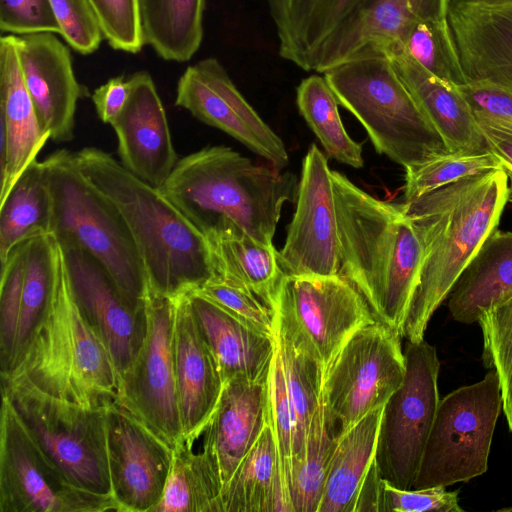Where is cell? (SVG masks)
Returning a JSON list of instances; mask_svg holds the SVG:
<instances>
[{
	"mask_svg": "<svg viewBox=\"0 0 512 512\" xmlns=\"http://www.w3.org/2000/svg\"><path fill=\"white\" fill-rule=\"evenodd\" d=\"M128 79V102L110 124L117 137V151L127 170L160 189L179 160L166 112L147 71L135 72Z\"/></svg>",
	"mask_w": 512,
	"mask_h": 512,
	"instance_id": "ffe728a7",
	"label": "cell"
},
{
	"mask_svg": "<svg viewBox=\"0 0 512 512\" xmlns=\"http://www.w3.org/2000/svg\"><path fill=\"white\" fill-rule=\"evenodd\" d=\"M213 278L244 289L273 308L284 273L279 251L242 233L226 232L206 237Z\"/></svg>",
	"mask_w": 512,
	"mask_h": 512,
	"instance_id": "4dcf8cb0",
	"label": "cell"
},
{
	"mask_svg": "<svg viewBox=\"0 0 512 512\" xmlns=\"http://www.w3.org/2000/svg\"><path fill=\"white\" fill-rule=\"evenodd\" d=\"M512 294V231L495 229L461 272L447 299L452 318L478 322L482 312Z\"/></svg>",
	"mask_w": 512,
	"mask_h": 512,
	"instance_id": "f546056e",
	"label": "cell"
},
{
	"mask_svg": "<svg viewBox=\"0 0 512 512\" xmlns=\"http://www.w3.org/2000/svg\"><path fill=\"white\" fill-rule=\"evenodd\" d=\"M509 197L503 168L463 178L403 203L423 247L419 284L402 337L418 342L461 272L497 229Z\"/></svg>",
	"mask_w": 512,
	"mask_h": 512,
	"instance_id": "7a4b0ae2",
	"label": "cell"
},
{
	"mask_svg": "<svg viewBox=\"0 0 512 512\" xmlns=\"http://www.w3.org/2000/svg\"><path fill=\"white\" fill-rule=\"evenodd\" d=\"M482 362L498 375L502 409L512 433V294L482 312Z\"/></svg>",
	"mask_w": 512,
	"mask_h": 512,
	"instance_id": "b9f144b4",
	"label": "cell"
},
{
	"mask_svg": "<svg viewBox=\"0 0 512 512\" xmlns=\"http://www.w3.org/2000/svg\"><path fill=\"white\" fill-rule=\"evenodd\" d=\"M381 406L359 420L337 442L317 512H354L362 482L375 459Z\"/></svg>",
	"mask_w": 512,
	"mask_h": 512,
	"instance_id": "1f68e13d",
	"label": "cell"
},
{
	"mask_svg": "<svg viewBox=\"0 0 512 512\" xmlns=\"http://www.w3.org/2000/svg\"><path fill=\"white\" fill-rule=\"evenodd\" d=\"M475 118L489 149L512 165V126L483 117Z\"/></svg>",
	"mask_w": 512,
	"mask_h": 512,
	"instance_id": "f5cc1de1",
	"label": "cell"
},
{
	"mask_svg": "<svg viewBox=\"0 0 512 512\" xmlns=\"http://www.w3.org/2000/svg\"><path fill=\"white\" fill-rule=\"evenodd\" d=\"M0 137L6 145L1 202L50 139L23 80L16 36L8 34L0 39Z\"/></svg>",
	"mask_w": 512,
	"mask_h": 512,
	"instance_id": "cb8c5ba5",
	"label": "cell"
},
{
	"mask_svg": "<svg viewBox=\"0 0 512 512\" xmlns=\"http://www.w3.org/2000/svg\"><path fill=\"white\" fill-rule=\"evenodd\" d=\"M217 512H293L269 422L222 486Z\"/></svg>",
	"mask_w": 512,
	"mask_h": 512,
	"instance_id": "f1b7e54d",
	"label": "cell"
},
{
	"mask_svg": "<svg viewBox=\"0 0 512 512\" xmlns=\"http://www.w3.org/2000/svg\"><path fill=\"white\" fill-rule=\"evenodd\" d=\"M340 275L363 296L375 319L402 336L419 284L423 247L403 204L375 198L332 171Z\"/></svg>",
	"mask_w": 512,
	"mask_h": 512,
	"instance_id": "6da1fadb",
	"label": "cell"
},
{
	"mask_svg": "<svg viewBox=\"0 0 512 512\" xmlns=\"http://www.w3.org/2000/svg\"><path fill=\"white\" fill-rule=\"evenodd\" d=\"M501 409L494 369L440 399L412 489L447 487L484 474Z\"/></svg>",
	"mask_w": 512,
	"mask_h": 512,
	"instance_id": "9c48e42d",
	"label": "cell"
},
{
	"mask_svg": "<svg viewBox=\"0 0 512 512\" xmlns=\"http://www.w3.org/2000/svg\"><path fill=\"white\" fill-rule=\"evenodd\" d=\"M74 154L81 172L125 221L144 266L149 291L175 298L213 278L206 237L159 188L99 148L86 147Z\"/></svg>",
	"mask_w": 512,
	"mask_h": 512,
	"instance_id": "277c9868",
	"label": "cell"
},
{
	"mask_svg": "<svg viewBox=\"0 0 512 512\" xmlns=\"http://www.w3.org/2000/svg\"><path fill=\"white\" fill-rule=\"evenodd\" d=\"M42 163L52 204L51 233L60 245L92 256L132 308L144 310L149 291L145 269L119 211L81 172L74 153L61 149Z\"/></svg>",
	"mask_w": 512,
	"mask_h": 512,
	"instance_id": "8992f818",
	"label": "cell"
},
{
	"mask_svg": "<svg viewBox=\"0 0 512 512\" xmlns=\"http://www.w3.org/2000/svg\"><path fill=\"white\" fill-rule=\"evenodd\" d=\"M447 18L467 82L512 92V0H451Z\"/></svg>",
	"mask_w": 512,
	"mask_h": 512,
	"instance_id": "44dd1931",
	"label": "cell"
},
{
	"mask_svg": "<svg viewBox=\"0 0 512 512\" xmlns=\"http://www.w3.org/2000/svg\"><path fill=\"white\" fill-rule=\"evenodd\" d=\"M361 1L267 0L280 57L305 71H314L322 47Z\"/></svg>",
	"mask_w": 512,
	"mask_h": 512,
	"instance_id": "83f0119b",
	"label": "cell"
},
{
	"mask_svg": "<svg viewBox=\"0 0 512 512\" xmlns=\"http://www.w3.org/2000/svg\"><path fill=\"white\" fill-rule=\"evenodd\" d=\"M1 381L90 408H107L118 399L117 371L77 305L63 255L48 310L26 351Z\"/></svg>",
	"mask_w": 512,
	"mask_h": 512,
	"instance_id": "5b68a950",
	"label": "cell"
},
{
	"mask_svg": "<svg viewBox=\"0 0 512 512\" xmlns=\"http://www.w3.org/2000/svg\"><path fill=\"white\" fill-rule=\"evenodd\" d=\"M501 160V159H500ZM502 168L509 178V197L508 201L512 203V165L501 160Z\"/></svg>",
	"mask_w": 512,
	"mask_h": 512,
	"instance_id": "11a10c76",
	"label": "cell"
},
{
	"mask_svg": "<svg viewBox=\"0 0 512 512\" xmlns=\"http://www.w3.org/2000/svg\"><path fill=\"white\" fill-rule=\"evenodd\" d=\"M186 295L224 384L235 379L267 380L275 335L248 326L196 292Z\"/></svg>",
	"mask_w": 512,
	"mask_h": 512,
	"instance_id": "4316f807",
	"label": "cell"
},
{
	"mask_svg": "<svg viewBox=\"0 0 512 512\" xmlns=\"http://www.w3.org/2000/svg\"><path fill=\"white\" fill-rule=\"evenodd\" d=\"M221 489L218 470L202 444L197 451L182 436L173 449L163 496L152 512H217Z\"/></svg>",
	"mask_w": 512,
	"mask_h": 512,
	"instance_id": "d590c367",
	"label": "cell"
},
{
	"mask_svg": "<svg viewBox=\"0 0 512 512\" xmlns=\"http://www.w3.org/2000/svg\"><path fill=\"white\" fill-rule=\"evenodd\" d=\"M449 152L489 151L475 115L458 87L432 75L398 49L384 53Z\"/></svg>",
	"mask_w": 512,
	"mask_h": 512,
	"instance_id": "484cf974",
	"label": "cell"
},
{
	"mask_svg": "<svg viewBox=\"0 0 512 512\" xmlns=\"http://www.w3.org/2000/svg\"><path fill=\"white\" fill-rule=\"evenodd\" d=\"M209 299L248 326L274 336V311L252 293L212 278L193 291Z\"/></svg>",
	"mask_w": 512,
	"mask_h": 512,
	"instance_id": "f6af8a7d",
	"label": "cell"
},
{
	"mask_svg": "<svg viewBox=\"0 0 512 512\" xmlns=\"http://www.w3.org/2000/svg\"><path fill=\"white\" fill-rule=\"evenodd\" d=\"M275 340L280 351L287 389L296 418L292 469L302 457L311 419L321 402L323 370L310 356L280 334L277 328Z\"/></svg>",
	"mask_w": 512,
	"mask_h": 512,
	"instance_id": "ab89813d",
	"label": "cell"
},
{
	"mask_svg": "<svg viewBox=\"0 0 512 512\" xmlns=\"http://www.w3.org/2000/svg\"><path fill=\"white\" fill-rule=\"evenodd\" d=\"M1 512L119 511L112 498L74 486L30 435L2 396L0 421Z\"/></svg>",
	"mask_w": 512,
	"mask_h": 512,
	"instance_id": "4fadbf2b",
	"label": "cell"
},
{
	"mask_svg": "<svg viewBox=\"0 0 512 512\" xmlns=\"http://www.w3.org/2000/svg\"><path fill=\"white\" fill-rule=\"evenodd\" d=\"M451 0H362L322 47L314 71L350 59L384 56L419 21L447 17Z\"/></svg>",
	"mask_w": 512,
	"mask_h": 512,
	"instance_id": "7402d4cb",
	"label": "cell"
},
{
	"mask_svg": "<svg viewBox=\"0 0 512 512\" xmlns=\"http://www.w3.org/2000/svg\"><path fill=\"white\" fill-rule=\"evenodd\" d=\"M143 41L164 60L186 62L203 40L205 0H138Z\"/></svg>",
	"mask_w": 512,
	"mask_h": 512,
	"instance_id": "d6a6232c",
	"label": "cell"
},
{
	"mask_svg": "<svg viewBox=\"0 0 512 512\" xmlns=\"http://www.w3.org/2000/svg\"><path fill=\"white\" fill-rule=\"evenodd\" d=\"M276 328L323 370L360 328L377 321L344 276H291L280 281L272 308Z\"/></svg>",
	"mask_w": 512,
	"mask_h": 512,
	"instance_id": "8fae6325",
	"label": "cell"
},
{
	"mask_svg": "<svg viewBox=\"0 0 512 512\" xmlns=\"http://www.w3.org/2000/svg\"><path fill=\"white\" fill-rule=\"evenodd\" d=\"M458 89L476 117L512 126V92L480 82H467Z\"/></svg>",
	"mask_w": 512,
	"mask_h": 512,
	"instance_id": "f907efd6",
	"label": "cell"
},
{
	"mask_svg": "<svg viewBox=\"0 0 512 512\" xmlns=\"http://www.w3.org/2000/svg\"><path fill=\"white\" fill-rule=\"evenodd\" d=\"M502 168L491 150L481 153L446 152L405 168V202L415 200L463 178Z\"/></svg>",
	"mask_w": 512,
	"mask_h": 512,
	"instance_id": "60d3db41",
	"label": "cell"
},
{
	"mask_svg": "<svg viewBox=\"0 0 512 512\" xmlns=\"http://www.w3.org/2000/svg\"><path fill=\"white\" fill-rule=\"evenodd\" d=\"M1 392L33 439L74 486L114 499L106 408L85 407L8 381H1Z\"/></svg>",
	"mask_w": 512,
	"mask_h": 512,
	"instance_id": "ba28073f",
	"label": "cell"
},
{
	"mask_svg": "<svg viewBox=\"0 0 512 512\" xmlns=\"http://www.w3.org/2000/svg\"><path fill=\"white\" fill-rule=\"evenodd\" d=\"M281 171L209 146L179 159L160 190L205 237L242 233L272 244L282 208L298 191L295 175Z\"/></svg>",
	"mask_w": 512,
	"mask_h": 512,
	"instance_id": "3957f363",
	"label": "cell"
},
{
	"mask_svg": "<svg viewBox=\"0 0 512 512\" xmlns=\"http://www.w3.org/2000/svg\"><path fill=\"white\" fill-rule=\"evenodd\" d=\"M26 242V241H25ZM25 242L11 250L1 264L0 282V368L1 375L12 367L20 315Z\"/></svg>",
	"mask_w": 512,
	"mask_h": 512,
	"instance_id": "ee69618b",
	"label": "cell"
},
{
	"mask_svg": "<svg viewBox=\"0 0 512 512\" xmlns=\"http://www.w3.org/2000/svg\"><path fill=\"white\" fill-rule=\"evenodd\" d=\"M402 336L375 321L357 330L323 374L321 403L329 428L339 436L384 406L406 373Z\"/></svg>",
	"mask_w": 512,
	"mask_h": 512,
	"instance_id": "30bf717a",
	"label": "cell"
},
{
	"mask_svg": "<svg viewBox=\"0 0 512 512\" xmlns=\"http://www.w3.org/2000/svg\"><path fill=\"white\" fill-rule=\"evenodd\" d=\"M279 263L284 275L340 274L332 170L315 144H311L303 160L296 209L279 251Z\"/></svg>",
	"mask_w": 512,
	"mask_h": 512,
	"instance_id": "9a60e30c",
	"label": "cell"
},
{
	"mask_svg": "<svg viewBox=\"0 0 512 512\" xmlns=\"http://www.w3.org/2000/svg\"><path fill=\"white\" fill-rule=\"evenodd\" d=\"M60 35L78 53L91 54L99 48L103 36L98 18L89 0H50Z\"/></svg>",
	"mask_w": 512,
	"mask_h": 512,
	"instance_id": "7dc6e473",
	"label": "cell"
},
{
	"mask_svg": "<svg viewBox=\"0 0 512 512\" xmlns=\"http://www.w3.org/2000/svg\"><path fill=\"white\" fill-rule=\"evenodd\" d=\"M297 106L327 155L353 168H362V144L346 132L338 100L324 76L312 74L297 87Z\"/></svg>",
	"mask_w": 512,
	"mask_h": 512,
	"instance_id": "8d00e7d4",
	"label": "cell"
},
{
	"mask_svg": "<svg viewBox=\"0 0 512 512\" xmlns=\"http://www.w3.org/2000/svg\"><path fill=\"white\" fill-rule=\"evenodd\" d=\"M131 92L129 79L117 76L99 86L92 101L102 122L111 124L125 108Z\"/></svg>",
	"mask_w": 512,
	"mask_h": 512,
	"instance_id": "816d5d0a",
	"label": "cell"
},
{
	"mask_svg": "<svg viewBox=\"0 0 512 512\" xmlns=\"http://www.w3.org/2000/svg\"><path fill=\"white\" fill-rule=\"evenodd\" d=\"M23 80L43 131L55 142L74 137L78 100L85 94L77 81L67 46L53 33L16 36Z\"/></svg>",
	"mask_w": 512,
	"mask_h": 512,
	"instance_id": "d6986e66",
	"label": "cell"
},
{
	"mask_svg": "<svg viewBox=\"0 0 512 512\" xmlns=\"http://www.w3.org/2000/svg\"><path fill=\"white\" fill-rule=\"evenodd\" d=\"M175 105L232 136L276 169L288 164L283 141L239 92L218 59L205 58L185 69Z\"/></svg>",
	"mask_w": 512,
	"mask_h": 512,
	"instance_id": "2e32d148",
	"label": "cell"
},
{
	"mask_svg": "<svg viewBox=\"0 0 512 512\" xmlns=\"http://www.w3.org/2000/svg\"><path fill=\"white\" fill-rule=\"evenodd\" d=\"M174 363L183 436L205 426L224 382L192 313L186 294L177 297Z\"/></svg>",
	"mask_w": 512,
	"mask_h": 512,
	"instance_id": "d4e9b609",
	"label": "cell"
},
{
	"mask_svg": "<svg viewBox=\"0 0 512 512\" xmlns=\"http://www.w3.org/2000/svg\"><path fill=\"white\" fill-rule=\"evenodd\" d=\"M112 496L120 512H152L161 500L173 449L118 401L106 408Z\"/></svg>",
	"mask_w": 512,
	"mask_h": 512,
	"instance_id": "e0dca14e",
	"label": "cell"
},
{
	"mask_svg": "<svg viewBox=\"0 0 512 512\" xmlns=\"http://www.w3.org/2000/svg\"><path fill=\"white\" fill-rule=\"evenodd\" d=\"M60 247L77 305L109 352L120 378L143 344L146 310L132 308L104 268L87 252L73 245Z\"/></svg>",
	"mask_w": 512,
	"mask_h": 512,
	"instance_id": "ac0fdd59",
	"label": "cell"
},
{
	"mask_svg": "<svg viewBox=\"0 0 512 512\" xmlns=\"http://www.w3.org/2000/svg\"><path fill=\"white\" fill-rule=\"evenodd\" d=\"M61 261L62 251L52 233L39 235L25 242L20 315L11 369L26 351L48 310Z\"/></svg>",
	"mask_w": 512,
	"mask_h": 512,
	"instance_id": "e575fe53",
	"label": "cell"
},
{
	"mask_svg": "<svg viewBox=\"0 0 512 512\" xmlns=\"http://www.w3.org/2000/svg\"><path fill=\"white\" fill-rule=\"evenodd\" d=\"M382 483L374 459L359 489L354 512H379Z\"/></svg>",
	"mask_w": 512,
	"mask_h": 512,
	"instance_id": "db71d44e",
	"label": "cell"
},
{
	"mask_svg": "<svg viewBox=\"0 0 512 512\" xmlns=\"http://www.w3.org/2000/svg\"><path fill=\"white\" fill-rule=\"evenodd\" d=\"M323 74L339 104L359 120L378 153L407 168L449 152L386 56L350 59Z\"/></svg>",
	"mask_w": 512,
	"mask_h": 512,
	"instance_id": "52a82bcc",
	"label": "cell"
},
{
	"mask_svg": "<svg viewBox=\"0 0 512 512\" xmlns=\"http://www.w3.org/2000/svg\"><path fill=\"white\" fill-rule=\"evenodd\" d=\"M52 204L42 161L33 162L0 202V262L13 248L51 233Z\"/></svg>",
	"mask_w": 512,
	"mask_h": 512,
	"instance_id": "836d02e7",
	"label": "cell"
},
{
	"mask_svg": "<svg viewBox=\"0 0 512 512\" xmlns=\"http://www.w3.org/2000/svg\"><path fill=\"white\" fill-rule=\"evenodd\" d=\"M268 422L267 380L235 379L224 384L218 404L202 428L201 444L220 475L222 486Z\"/></svg>",
	"mask_w": 512,
	"mask_h": 512,
	"instance_id": "603a6c76",
	"label": "cell"
},
{
	"mask_svg": "<svg viewBox=\"0 0 512 512\" xmlns=\"http://www.w3.org/2000/svg\"><path fill=\"white\" fill-rule=\"evenodd\" d=\"M402 385L383 407L375 462L382 479L412 489L440 402V361L424 339L408 341Z\"/></svg>",
	"mask_w": 512,
	"mask_h": 512,
	"instance_id": "7c38bea8",
	"label": "cell"
},
{
	"mask_svg": "<svg viewBox=\"0 0 512 512\" xmlns=\"http://www.w3.org/2000/svg\"><path fill=\"white\" fill-rule=\"evenodd\" d=\"M0 29L14 36L61 32L50 0H0Z\"/></svg>",
	"mask_w": 512,
	"mask_h": 512,
	"instance_id": "681fc988",
	"label": "cell"
},
{
	"mask_svg": "<svg viewBox=\"0 0 512 512\" xmlns=\"http://www.w3.org/2000/svg\"><path fill=\"white\" fill-rule=\"evenodd\" d=\"M336 442L320 402L307 431L302 457L291 469L289 493L293 512H317Z\"/></svg>",
	"mask_w": 512,
	"mask_h": 512,
	"instance_id": "74e56055",
	"label": "cell"
},
{
	"mask_svg": "<svg viewBox=\"0 0 512 512\" xmlns=\"http://www.w3.org/2000/svg\"><path fill=\"white\" fill-rule=\"evenodd\" d=\"M407 54L439 79L462 86L467 83L456 42L447 17L417 22L400 43L389 47ZM384 52V53H385Z\"/></svg>",
	"mask_w": 512,
	"mask_h": 512,
	"instance_id": "f35d334b",
	"label": "cell"
},
{
	"mask_svg": "<svg viewBox=\"0 0 512 512\" xmlns=\"http://www.w3.org/2000/svg\"><path fill=\"white\" fill-rule=\"evenodd\" d=\"M267 415L277 444L283 479L289 492L297 428L276 340L267 377Z\"/></svg>",
	"mask_w": 512,
	"mask_h": 512,
	"instance_id": "7bdbcfd3",
	"label": "cell"
},
{
	"mask_svg": "<svg viewBox=\"0 0 512 512\" xmlns=\"http://www.w3.org/2000/svg\"><path fill=\"white\" fill-rule=\"evenodd\" d=\"M176 304L177 297L148 291L146 335L119 378L117 399L172 449L183 436L174 363Z\"/></svg>",
	"mask_w": 512,
	"mask_h": 512,
	"instance_id": "5bb4252c",
	"label": "cell"
},
{
	"mask_svg": "<svg viewBox=\"0 0 512 512\" xmlns=\"http://www.w3.org/2000/svg\"><path fill=\"white\" fill-rule=\"evenodd\" d=\"M109 45L138 53L144 44L138 0H89Z\"/></svg>",
	"mask_w": 512,
	"mask_h": 512,
	"instance_id": "bcb514c9",
	"label": "cell"
},
{
	"mask_svg": "<svg viewBox=\"0 0 512 512\" xmlns=\"http://www.w3.org/2000/svg\"><path fill=\"white\" fill-rule=\"evenodd\" d=\"M458 495L443 486L399 489L383 479L379 512H463Z\"/></svg>",
	"mask_w": 512,
	"mask_h": 512,
	"instance_id": "c3c4849f",
	"label": "cell"
}]
</instances>
